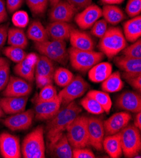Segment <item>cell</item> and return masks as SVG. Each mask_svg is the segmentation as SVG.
Segmentation results:
<instances>
[{
  "instance_id": "3957f363",
  "label": "cell",
  "mask_w": 141,
  "mask_h": 158,
  "mask_svg": "<svg viewBox=\"0 0 141 158\" xmlns=\"http://www.w3.org/2000/svg\"><path fill=\"white\" fill-rule=\"evenodd\" d=\"M44 133V127L40 125L25 136L21 148L22 154L24 158L45 157Z\"/></svg>"
},
{
  "instance_id": "83f0119b",
  "label": "cell",
  "mask_w": 141,
  "mask_h": 158,
  "mask_svg": "<svg viewBox=\"0 0 141 158\" xmlns=\"http://www.w3.org/2000/svg\"><path fill=\"white\" fill-rule=\"evenodd\" d=\"M102 16L107 23L115 25L123 21L125 16L122 10L113 5H106L102 9Z\"/></svg>"
},
{
  "instance_id": "681fc988",
  "label": "cell",
  "mask_w": 141,
  "mask_h": 158,
  "mask_svg": "<svg viewBox=\"0 0 141 158\" xmlns=\"http://www.w3.org/2000/svg\"><path fill=\"white\" fill-rule=\"evenodd\" d=\"M8 19L7 6L4 0H0V24Z\"/></svg>"
},
{
  "instance_id": "d590c367",
  "label": "cell",
  "mask_w": 141,
  "mask_h": 158,
  "mask_svg": "<svg viewBox=\"0 0 141 158\" xmlns=\"http://www.w3.org/2000/svg\"><path fill=\"white\" fill-rule=\"evenodd\" d=\"M41 89L36 102L51 101L58 97L56 89L52 84L46 85Z\"/></svg>"
},
{
  "instance_id": "603a6c76",
  "label": "cell",
  "mask_w": 141,
  "mask_h": 158,
  "mask_svg": "<svg viewBox=\"0 0 141 158\" xmlns=\"http://www.w3.org/2000/svg\"><path fill=\"white\" fill-rule=\"evenodd\" d=\"M73 27L67 22H51L46 27L49 37L53 40L65 41L70 38Z\"/></svg>"
},
{
  "instance_id": "d6986e66",
  "label": "cell",
  "mask_w": 141,
  "mask_h": 158,
  "mask_svg": "<svg viewBox=\"0 0 141 158\" xmlns=\"http://www.w3.org/2000/svg\"><path fill=\"white\" fill-rule=\"evenodd\" d=\"M61 102L58 98L48 102H36L35 117L39 120H48L53 117L61 108Z\"/></svg>"
},
{
  "instance_id": "4316f807",
  "label": "cell",
  "mask_w": 141,
  "mask_h": 158,
  "mask_svg": "<svg viewBox=\"0 0 141 158\" xmlns=\"http://www.w3.org/2000/svg\"><path fill=\"white\" fill-rule=\"evenodd\" d=\"M27 37L35 42H42L48 40L49 35L46 28L38 20L31 23L27 31Z\"/></svg>"
},
{
  "instance_id": "11a10c76",
  "label": "cell",
  "mask_w": 141,
  "mask_h": 158,
  "mask_svg": "<svg viewBox=\"0 0 141 158\" xmlns=\"http://www.w3.org/2000/svg\"><path fill=\"white\" fill-rule=\"evenodd\" d=\"M4 115H5V113H4V112L3 111V110H2V108H1V106H0V118L4 117Z\"/></svg>"
},
{
  "instance_id": "6da1fadb",
  "label": "cell",
  "mask_w": 141,
  "mask_h": 158,
  "mask_svg": "<svg viewBox=\"0 0 141 158\" xmlns=\"http://www.w3.org/2000/svg\"><path fill=\"white\" fill-rule=\"evenodd\" d=\"M81 112L82 108L74 101L60 108L56 114L48 120L46 123V132L48 142L64 133Z\"/></svg>"
},
{
  "instance_id": "cb8c5ba5",
  "label": "cell",
  "mask_w": 141,
  "mask_h": 158,
  "mask_svg": "<svg viewBox=\"0 0 141 158\" xmlns=\"http://www.w3.org/2000/svg\"><path fill=\"white\" fill-rule=\"evenodd\" d=\"M113 67L110 63L99 62L89 70L88 76L93 83H102L112 73Z\"/></svg>"
},
{
  "instance_id": "7bdbcfd3",
  "label": "cell",
  "mask_w": 141,
  "mask_h": 158,
  "mask_svg": "<svg viewBox=\"0 0 141 158\" xmlns=\"http://www.w3.org/2000/svg\"><path fill=\"white\" fill-rule=\"evenodd\" d=\"M72 157L73 158H95V155L93 152L84 148H73L72 149Z\"/></svg>"
},
{
  "instance_id": "7402d4cb",
  "label": "cell",
  "mask_w": 141,
  "mask_h": 158,
  "mask_svg": "<svg viewBox=\"0 0 141 158\" xmlns=\"http://www.w3.org/2000/svg\"><path fill=\"white\" fill-rule=\"evenodd\" d=\"M28 97H5L0 99V106L6 114L13 115L24 111Z\"/></svg>"
},
{
  "instance_id": "b9f144b4",
  "label": "cell",
  "mask_w": 141,
  "mask_h": 158,
  "mask_svg": "<svg viewBox=\"0 0 141 158\" xmlns=\"http://www.w3.org/2000/svg\"><path fill=\"white\" fill-rule=\"evenodd\" d=\"M10 77L9 64L0 66V91L3 90L7 86Z\"/></svg>"
},
{
  "instance_id": "e0dca14e",
  "label": "cell",
  "mask_w": 141,
  "mask_h": 158,
  "mask_svg": "<svg viewBox=\"0 0 141 158\" xmlns=\"http://www.w3.org/2000/svg\"><path fill=\"white\" fill-rule=\"evenodd\" d=\"M116 106L125 111L138 113L141 110L140 94L132 91H126L120 94L116 100Z\"/></svg>"
},
{
  "instance_id": "ba28073f",
  "label": "cell",
  "mask_w": 141,
  "mask_h": 158,
  "mask_svg": "<svg viewBox=\"0 0 141 158\" xmlns=\"http://www.w3.org/2000/svg\"><path fill=\"white\" fill-rule=\"evenodd\" d=\"M88 88L89 84L84 78L81 76H77L58 94V97L61 105L65 106L75 99L83 96Z\"/></svg>"
},
{
  "instance_id": "8d00e7d4",
  "label": "cell",
  "mask_w": 141,
  "mask_h": 158,
  "mask_svg": "<svg viewBox=\"0 0 141 158\" xmlns=\"http://www.w3.org/2000/svg\"><path fill=\"white\" fill-rule=\"evenodd\" d=\"M29 9L35 15L43 14L48 8L49 0H25Z\"/></svg>"
},
{
  "instance_id": "5bb4252c",
  "label": "cell",
  "mask_w": 141,
  "mask_h": 158,
  "mask_svg": "<svg viewBox=\"0 0 141 158\" xmlns=\"http://www.w3.org/2000/svg\"><path fill=\"white\" fill-rule=\"evenodd\" d=\"M102 17V9L96 5H90L78 13L75 17V22L82 30L88 29Z\"/></svg>"
},
{
  "instance_id": "836d02e7",
  "label": "cell",
  "mask_w": 141,
  "mask_h": 158,
  "mask_svg": "<svg viewBox=\"0 0 141 158\" xmlns=\"http://www.w3.org/2000/svg\"><path fill=\"white\" fill-rule=\"evenodd\" d=\"M81 105L88 112L94 115H99L104 112L103 107L95 99L88 96L82 99Z\"/></svg>"
},
{
  "instance_id": "c3c4849f",
  "label": "cell",
  "mask_w": 141,
  "mask_h": 158,
  "mask_svg": "<svg viewBox=\"0 0 141 158\" xmlns=\"http://www.w3.org/2000/svg\"><path fill=\"white\" fill-rule=\"evenodd\" d=\"M127 81L135 89L140 91L141 90V74L137 76L127 79Z\"/></svg>"
},
{
  "instance_id": "9a60e30c",
  "label": "cell",
  "mask_w": 141,
  "mask_h": 158,
  "mask_svg": "<svg viewBox=\"0 0 141 158\" xmlns=\"http://www.w3.org/2000/svg\"><path fill=\"white\" fill-rule=\"evenodd\" d=\"M37 59L38 56L34 53L27 54L25 57L15 66L14 71L15 74L29 83L33 82Z\"/></svg>"
},
{
  "instance_id": "e575fe53",
  "label": "cell",
  "mask_w": 141,
  "mask_h": 158,
  "mask_svg": "<svg viewBox=\"0 0 141 158\" xmlns=\"http://www.w3.org/2000/svg\"><path fill=\"white\" fill-rule=\"evenodd\" d=\"M3 54L10 60L17 64L22 61L27 55L23 49L11 45L5 47L3 50Z\"/></svg>"
},
{
  "instance_id": "db71d44e",
  "label": "cell",
  "mask_w": 141,
  "mask_h": 158,
  "mask_svg": "<svg viewBox=\"0 0 141 158\" xmlns=\"http://www.w3.org/2000/svg\"><path fill=\"white\" fill-rule=\"evenodd\" d=\"M60 0H49V2L50 3L51 5L53 6L54 5H55L57 3H58Z\"/></svg>"
},
{
  "instance_id": "ee69618b",
  "label": "cell",
  "mask_w": 141,
  "mask_h": 158,
  "mask_svg": "<svg viewBox=\"0 0 141 158\" xmlns=\"http://www.w3.org/2000/svg\"><path fill=\"white\" fill-rule=\"evenodd\" d=\"M67 2L79 10L84 9L90 5L92 0H67Z\"/></svg>"
},
{
  "instance_id": "1f68e13d",
  "label": "cell",
  "mask_w": 141,
  "mask_h": 158,
  "mask_svg": "<svg viewBox=\"0 0 141 158\" xmlns=\"http://www.w3.org/2000/svg\"><path fill=\"white\" fill-rule=\"evenodd\" d=\"M87 96L95 99L104 109V112L108 114L112 106V101L108 93L98 90H91L87 94Z\"/></svg>"
},
{
  "instance_id": "ac0fdd59",
  "label": "cell",
  "mask_w": 141,
  "mask_h": 158,
  "mask_svg": "<svg viewBox=\"0 0 141 158\" xmlns=\"http://www.w3.org/2000/svg\"><path fill=\"white\" fill-rule=\"evenodd\" d=\"M131 119V115L127 112L115 114L103 122L105 134L110 135L120 132L129 123Z\"/></svg>"
},
{
  "instance_id": "2e32d148",
  "label": "cell",
  "mask_w": 141,
  "mask_h": 158,
  "mask_svg": "<svg viewBox=\"0 0 141 158\" xmlns=\"http://www.w3.org/2000/svg\"><path fill=\"white\" fill-rule=\"evenodd\" d=\"M77 10L67 1H60L52 6L49 14L51 22H70L75 15Z\"/></svg>"
},
{
  "instance_id": "4dcf8cb0",
  "label": "cell",
  "mask_w": 141,
  "mask_h": 158,
  "mask_svg": "<svg viewBox=\"0 0 141 158\" xmlns=\"http://www.w3.org/2000/svg\"><path fill=\"white\" fill-rule=\"evenodd\" d=\"M123 87L120 72L112 73L106 80L102 82L101 88L106 93H115L120 91Z\"/></svg>"
},
{
  "instance_id": "60d3db41",
  "label": "cell",
  "mask_w": 141,
  "mask_h": 158,
  "mask_svg": "<svg viewBox=\"0 0 141 158\" xmlns=\"http://www.w3.org/2000/svg\"><path fill=\"white\" fill-rule=\"evenodd\" d=\"M125 11L129 17L132 18L140 15L141 12V0H129Z\"/></svg>"
},
{
  "instance_id": "484cf974",
  "label": "cell",
  "mask_w": 141,
  "mask_h": 158,
  "mask_svg": "<svg viewBox=\"0 0 141 158\" xmlns=\"http://www.w3.org/2000/svg\"><path fill=\"white\" fill-rule=\"evenodd\" d=\"M123 35L130 42H134L141 36V17L140 15L127 21L123 25Z\"/></svg>"
},
{
  "instance_id": "52a82bcc",
  "label": "cell",
  "mask_w": 141,
  "mask_h": 158,
  "mask_svg": "<svg viewBox=\"0 0 141 158\" xmlns=\"http://www.w3.org/2000/svg\"><path fill=\"white\" fill-rule=\"evenodd\" d=\"M140 130L134 125L128 124L120 132L122 153L125 157H135L141 149Z\"/></svg>"
},
{
  "instance_id": "f907efd6",
  "label": "cell",
  "mask_w": 141,
  "mask_h": 158,
  "mask_svg": "<svg viewBox=\"0 0 141 158\" xmlns=\"http://www.w3.org/2000/svg\"><path fill=\"white\" fill-rule=\"evenodd\" d=\"M134 125L140 131L141 129V112H140L137 113V115H135V117Z\"/></svg>"
},
{
  "instance_id": "74e56055",
  "label": "cell",
  "mask_w": 141,
  "mask_h": 158,
  "mask_svg": "<svg viewBox=\"0 0 141 158\" xmlns=\"http://www.w3.org/2000/svg\"><path fill=\"white\" fill-rule=\"evenodd\" d=\"M123 56L132 58V59H141V41L138 39L134 42L133 44L125 47L122 51Z\"/></svg>"
},
{
  "instance_id": "f1b7e54d",
  "label": "cell",
  "mask_w": 141,
  "mask_h": 158,
  "mask_svg": "<svg viewBox=\"0 0 141 158\" xmlns=\"http://www.w3.org/2000/svg\"><path fill=\"white\" fill-rule=\"evenodd\" d=\"M8 44L13 47H17L23 49H25L28 44L27 37L24 31L19 28H11L8 29Z\"/></svg>"
},
{
  "instance_id": "ffe728a7",
  "label": "cell",
  "mask_w": 141,
  "mask_h": 158,
  "mask_svg": "<svg viewBox=\"0 0 141 158\" xmlns=\"http://www.w3.org/2000/svg\"><path fill=\"white\" fill-rule=\"evenodd\" d=\"M115 62L124 72L123 76L125 80L141 74V59H132L123 56L116 57Z\"/></svg>"
},
{
  "instance_id": "4fadbf2b",
  "label": "cell",
  "mask_w": 141,
  "mask_h": 158,
  "mask_svg": "<svg viewBox=\"0 0 141 158\" xmlns=\"http://www.w3.org/2000/svg\"><path fill=\"white\" fill-rule=\"evenodd\" d=\"M32 91V86L23 78L10 76L8 84L3 89L4 97H26Z\"/></svg>"
},
{
  "instance_id": "ab89813d",
  "label": "cell",
  "mask_w": 141,
  "mask_h": 158,
  "mask_svg": "<svg viewBox=\"0 0 141 158\" xmlns=\"http://www.w3.org/2000/svg\"><path fill=\"white\" fill-rule=\"evenodd\" d=\"M108 29L107 22L104 19L97 20L92 26L90 33L92 35L98 38H101Z\"/></svg>"
},
{
  "instance_id": "d6a6232c",
  "label": "cell",
  "mask_w": 141,
  "mask_h": 158,
  "mask_svg": "<svg viewBox=\"0 0 141 158\" xmlns=\"http://www.w3.org/2000/svg\"><path fill=\"white\" fill-rule=\"evenodd\" d=\"M73 73L67 69L59 68L55 71L53 79L55 83L59 87L64 88L67 86L73 79Z\"/></svg>"
},
{
  "instance_id": "f6af8a7d",
  "label": "cell",
  "mask_w": 141,
  "mask_h": 158,
  "mask_svg": "<svg viewBox=\"0 0 141 158\" xmlns=\"http://www.w3.org/2000/svg\"><path fill=\"white\" fill-rule=\"evenodd\" d=\"M24 0H7L6 6L10 13L17 11L22 5Z\"/></svg>"
},
{
  "instance_id": "9c48e42d",
  "label": "cell",
  "mask_w": 141,
  "mask_h": 158,
  "mask_svg": "<svg viewBox=\"0 0 141 158\" xmlns=\"http://www.w3.org/2000/svg\"><path fill=\"white\" fill-rule=\"evenodd\" d=\"M47 152L52 157L72 158V147L64 132L48 142Z\"/></svg>"
},
{
  "instance_id": "30bf717a",
  "label": "cell",
  "mask_w": 141,
  "mask_h": 158,
  "mask_svg": "<svg viewBox=\"0 0 141 158\" xmlns=\"http://www.w3.org/2000/svg\"><path fill=\"white\" fill-rule=\"evenodd\" d=\"M34 117V110L29 109L10 115L3 120V123L12 131H24L30 127Z\"/></svg>"
},
{
  "instance_id": "816d5d0a",
  "label": "cell",
  "mask_w": 141,
  "mask_h": 158,
  "mask_svg": "<svg viewBox=\"0 0 141 158\" xmlns=\"http://www.w3.org/2000/svg\"><path fill=\"white\" fill-rule=\"evenodd\" d=\"M124 0H101V2L106 5H116L121 3Z\"/></svg>"
},
{
  "instance_id": "f35d334b",
  "label": "cell",
  "mask_w": 141,
  "mask_h": 158,
  "mask_svg": "<svg viewBox=\"0 0 141 158\" xmlns=\"http://www.w3.org/2000/svg\"><path fill=\"white\" fill-rule=\"evenodd\" d=\"M29 17L27 13L25 11H17L14 12L12 17L13 25L19 28H25L29 23Z\"/></svg>"
},
{
  "instance_id": "44dd1931",
  "label": "cell",
  "mask_w": 141,
  "mask_h": 158,
  "mask_svg": "<svg viewBox=\"0 0 141 158\" xmlns=\"http://www.w3.org/2000/svg\"><path fill=\"white\" fill-rule=\"evenodd\" d=\"M69 39L73 48L82 51H94L95 49L93 39L85 31L73 28Z\"/></svg>"
},
{
  "instance_id": "7dc6e473",
  "label": "cell",
  "mask_w": 141,
  "mask_h": 158,
  "mask_svg": "<svg viewBox=\"0 0 141 158\" xmlns=\"http://www.w3.org/2000/svg\"><path fill=\"white\" fill-rule=\"evenodd\" d=\"M8 24H4L0 26V49L4 46L8 37Z\"/></svg>"
},
{
  "instance_id": "f546056e",
  "label": "cell",
  "mask_w": 141,
  "mask_h": 158,
  "mask_svg": "<svg viewBox=\"0 0 141 158\" xmlns=\"http://www.w3.org/2000/svg\"><path fill=\"white\" fill-rule=\"evenodd\" d=\"M55 71L54 64L51 60L43 55L38 56L35 68V76H43L53 79Z\"/></svg>"
},
{
  "instance_id": "8992f818",
  "label": "cell",
  "mask_w": 141,
  "mask_h": 158,
  "mask_svg": "<svg viewBox=\"0 0 141 158\" xmlns=\"http://www.w3.org/2000/svg\"><path fill=\"white\" fill-rule=\"evenodd\" d=\"M35 48L41 55L62 65H65L69 58L66 42L64 40H48L42 42H35Z\"/></svg>"
},
{
  "instance_id": "f5cc1de1",
  "label": "cell",
  "mask_w": 141,
  "mask_h": 158,
  "mask_svg": "<svg viewBox=\"0 0 141 158\" xmlns=\"http://www.w3.org/2000/svg\"><path fill=\"white\" fill-rule=\"evenodd\" d=\"M6 64H9L8 60L6 59L3 58V57H0V66H3V65H6Z\"/></svg>"
},
{
  "instance_id": "277c9868",
  "label": "cell",
  "mask_w": 141,
  "mask_h": 158,
  "mask_svg": "<svg viewBox=\"0 0 141 158\" xmlns=\"http://www.w3.org/2000/svg\"><path fill=\"white\" fill-rule=\"evenodd\" d=\"M67 137L73 148H84L89 146L88 134V117L78 115L68 125Z\"/></svg>"
},
{
  "instance_id": "5b68a950",
  "label": "cell",
  "mask_w": 141,
  "mask_h": 158,
  "mask_svg": "<svg viewBox=\"0 0 141 158\" xmlns=\"http://www.w3.org/2000/svg\"><path fill=\"white\" fill-rule=\"evenodd\" d=\"M68 57L72 68L82 73L88 71L104 59V54L94 51H82L73 47L68 50Z\"/></svg>"
},
{
  "instance_id": "8fae6325",
  "label": "cell",
  "mask_w": 141,
  "mask_h": 158,
  "mask_svg": "<svg viewBox=\"0 0 141 158\" xmlns=\"http://www.w3.org/2000/svg\"><path fill=\"white\" fill-rule=\"evenodd\" d=\"M0 152L5 158L21 157V146L19 137L7 132L0 134Z\"/></svg>"
},
{
  "instance_id": "d4e9b609",
  "label": "cell",
  "mask_w": 141,
  "mask_h": 158,
  "mask_svg": "<svg viewBox=\"0 0 141 158\" xmlns=\"http://www.w3.org/2000/svg\"><path fill=\"white\" fill-rule=\"evenodd\" d=\"M103 148L109 157L118 158L122 155V149L120 132L107 135L103 142Z\"/></svg>"
},
{
  "instance_id": "7c38bea8",
  "label": "cell",
  "mask_w": 141,
  "mask_h": 158,
  "mask_svg": "<svg viewBox=\"0 0 141 158\" xmlns=\"http://www.w3.org/2000/svg\"><path fill=\"white\" fill-rule=\"evenodd\" d=\"M89 144L97 151L103 149L105 134L103 120L96 117H88Z\"/></svg>"
},
{
  "instance_id": "bcb514c9",
  "label": "cell",
  "mask_w": 141,
  "mask_h": 158,
  "mask_svg": "<svg viewBox=\"0 0 141 158\" xmlns=\"http://www.w3.org/2000/svg\"><path fill=\"white\" fill-rule=\"evenodd\" d=\"M34 79L36 80V82L37 87L39 88H42L46 85L52 84L53 83V79L46 76H36L34 77Z\"/></svg>"
},
{
  "instance_id": "7a4b0ae2",
  "label": "cell",
  "mask_w": 141,
  "mask_h": 158,
  "mask_svg": "<svg viewBox=\"0 0 141 158\" xmlns=\"http://www.w3.org/2000/svg\"><path fill=\"white\" fill-rule=\"evenodd\" d=\"M127 46L121 30L118 27H110L107 29L104 35L100 38L99 49L104 55L112 59L122 51Z\"/></svg>"
}]
</instances>
